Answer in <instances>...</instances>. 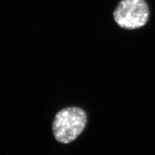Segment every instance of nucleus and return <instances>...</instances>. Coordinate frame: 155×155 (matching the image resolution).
Segmentation results:
<instances>
[{
	"mask_svg": "<svg viewBox=\"0 0 155 155\" xmlns=\"http://www.w3.org/2000/svg\"><path fill=\"white\" fill-rule=\"evenodd\" d=\"M87 122L84 110L78 107H69L61 110L54 118L52 130L58 142L69 143L83 132Z\"/></svg>",
	"mask_w": 155,
	"mask_h": 155,
	"instance_id": "1",
	"label": "nucleus"
},
{
	"mask_svg": "<svg viewBox=\"0 0 155 155\" xmlns=\"http://www.w3.org/2000/svg\"><path fill=\"white\" fill-rule=\"evenodd\" d=\"M149 8L144 0H122L114 12L116 23L125 29H137L146 24Z\"/></svg>",
	"mask_w": 155,
	"mask_h": 155,
	"instance_id": "2",
	"label": "nucleus"
}]
</instances>
